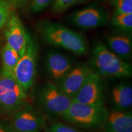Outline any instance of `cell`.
Instances as JSON below:
<instances>
[{
  "mask_svg": "<svg viewBox=\"0 0 132 132\" xmlns=\"http://www.w3.org/2000/svg\"><path fill=\"white\" fill-rule=\"evenodd\" d=\"M0 132H15L11 122L7 121H0Z\"/></svg>",
  "mask_w": 132,
  "mask_h": 132,
  "instance_id": "23",
  "label": "cell"
},
{
  "mask_svg": "<svg viewBox=\"0 0 132 132\" xmlns=\"http://www.w3.org/2000/svg\"><path fill=\"white\" fill-rule=\"evenodd\" d=\"M106 47L125 61H129L132 55V39L129 34H114L105 39Z\"/></svg>",
  "mask_w": 132,
  "mask_h": 132,
  "instance_id": "14",
  "label": "cell"
},
{
  "mask_svg": "<svg viewBox=\"0 0 132 132\" xmlns=\"http://www.w3.org/2000/svg\"><path fill=\"white\" fill-rule=\"evenodd\" d=\"M110 16L104 8L90 6L75 11L70 15L69 20L75 27L81 29H96L108 23Z\"/></svg>",
  "mask_w": 132,
  "mask_h": 132,
  "instance_id": "8",
  "label": "cell"
},
{
  "mask_svg": "<svg viewBox=\"0 0 132 132\" xmlns=\"http://www.w3.org/2000/svg\"><path fill=\"white\" fill-rule=\"evenodd\" d=\"M45 132H82L62 123H54L45 128Z\"/></svg>",
  "mask_w": 132,
  "mask_h": 132,
  "instance_id": "22",
  "label": "cell"
},
{
  "mask_svg": "<svg viewBox=\"0 0 132 132\" xmlns=\"http://www.w3.org/2000/svg\"><path fill=\"white\" fill-rule=\"evenodd\" d=\"M112 101L116 110L127 111L132 105V87L129 84L119 83L113 87Z\"/></svg>",
  "mask_w": 132,
  "mask_h": 132,
  "instance_id": "15",
  "label": "cell"
},
{
  "mask_svg": "<svg viewBox=\"0 0 132 132\" xmlns=\"http://www.w3.org/2000/svg\"><path fill=\"white\" fill-rule=\"evenodd\" d=\"M91 72L90 67L85 64L73 65L56 85L64 93L73 98Z\"/></svg>",
  "mask_w": 132,
  "mask_h": 132,
  "instance_id": "11",
  "label": "cell"
},
{
  "mask_svg": "<svg viewBox=\"0 0 132 132\" xmlns=\"http://www.w3.org/2000/svg\"><path fill=\"white\" fill-rule=\"evenodd\" d=\"M41 108L53 116H61L73 102V98L66 95L56 84L47 82L42 87L38 96Z\"/></svg>",
  "mask_w": 132,
  "mask_h": 132,
  "instance_id": "6",
  "label": "cell"
},
{
  "mask_svg": "<svg viewBox=\"0 0 132 132\" xmlns=\"http://www.w3.org/2000/svg\"><path fill=\"white\" fill-rule=\"evenodd\" d=\"M109 111L104 106H92L73 102L62 118L77 127L92 130L100 129Z\"/></svg>",
  "mask_w": 132,
  "mask_h": 132,
  "instance_id": "3",
  "label": "cell"
},
{
  "mask_svg": "<svg viewBox=\"0 0 132 132\" xmlns=\"http://www.w3.org/2000/svg\"><path fill=\"white\" fill-rule=\"evenodd\" d=\"M90 65L92 72L100 77L125 78L132 75V67L129 62L120 58L101 41L94 44Z\"/></svg>",
  "mask_w": 132,
  "mask_h": 132,
  "instance_id": "2",
  "label": "cell"
},
{
  "mask_svg": "<svg viewBox=\"0 0 132 132\" xmlns=\"http://www.w3.org/2000/svg\"><path fill=\"white\" fill-rule=\"evenodd\" d=\"M88 0H54L52 5V11L56 14L65 11L76 5L86 2Z\"/></svg>",
  "mask_w": 132,
  "mask_h": 132,
  "instance_id": "18",
  "label": "cell"
},
{
  "mask_svg": "<svg viewBox=\"0 0 132 132\" xmlns=\"http://www.w3.org/2000/svg\"><path fill=\"white\" fill-rule=\"evenodd\" d=\"M111 24L114 28L125 34H130L132 32V14H113L111 19Z\"/></svg>",
  "mask_w": 132,
  "mask_h": 132,
  "instance_id": "17",
  "label": "cell"
},
{
  "mask_svg": "<svg viewBox=\"0 0 132 132\" xmlns=\"http://www.w3.org/2000/svg\"><path fill=\"white\" fill-rule=\"evenodd\" d=\"M11 5V7L16 8L23 6L26 4L28 0H5Z\"/></svg>",
  "mask_w": 132,
  "mask_h": 132,
  "instance_id": "24",
  "label": "cell"
},
{
  "mask_svg": "<svg viewBox=\"0 0 132 132\" xmlns=\"http://www.w3.org/2000/svg\"><path fill=\"white\" fill-rule=\"evenodd\" d=\"M45 64L47 73L57 83L74 65L70 57L57 52H51L47 54Z\"/></svg>",
  "mask_w": 132,
  "mask_h": 132,
  "instance_id": "12",
  "label": "cell"
},
{
  "mask_svg": "<svg viewBox=\"0 0 132 132\" xmlns=\"http://www.w3.org/2000/svg\"><path fill=\"white\" fill-rule=\"evenodd\" d=\"M28 93L14 75L0 70V108L7 113H14L26 106Z\"/></svg>",
  "mask_w": 132,
  "mask_h": 132,
  "instance_id": "4",
  "label": "cell"
},
{
  "mask_svg": "<svg viewBox=\"0 0 132 132\" xmlns=\"http://www.w3.org/2000/svg\"><path fill=\"white\" fill-rule=\"evenodd\" d=\"M113 14H132V0H111Z\"/></svg>",
  "mask_w": 132,
  "mask_h": 132,
  "instance_id": "19",
  "label": "cell"
},
{
  "mask_svg": "<svg viewBox=\"0 0 132 132\" xmlns=\"http://www.w3.org/2000/svg\"><path fill=\"white\" fill-rule=\"evenodd\" d=\"M54 0H31L29 10L32 13H38L44 11L51 4Z\"/></svg>",
  "mask_w": 132,
  "mask_h": 132,
  "instance_id": "21",
  "label": "cell"
},
{
  "mask_svg": "<svg viewBox=\"0 0 132 132\" xmlns=\"http://www.w3.org/2000/svg\"><path fill=\"white\" fill-rule=\"evenodd\" d=\"M20 57L19 53L6 43L1 51V69L6 73L14 75L15 68Z\"/></svg>",
  "mask_w": 132,
  "mask_h": 132,
  "instance_id": "16",
  "label": "cell"
},
{
  "mask_svg": "<svg viewBox=\"0 0 132 132\" xmlns=\"http://www.w3.org/2000/svg\"><path fill=\"white\" fill-rule=\"evenodd\" d=\"M36 28L42 39L51 45L79 56L85 55L88 52V45L85 37L62 24L44 20L36 24Z\"/></svg>",
  "mask_w": 132,
  "mask_h": 132,
  "instance_id": "1",
  "label": "cell"
},
{
  "mask_svg": "<svg viewBox=\"0 0 132 132\" xmlns=\"http://www.w3.org/2000/svg\"><path fill=\"white\" fill-rule=\"evenodd\" d=\"M100 1H105V0H100Z\"/></svg>",
  "mask_w": 132,
  "mask_h": 132,
  "instance_id": "25",
  "label": "cell"
},
{
  "mask_svg": "<svg viewBox=\"0 0 132 132\" xmlns=\"http://www.w3.org/2000/svg\"><path fill=\"white\" fill-rule=\"evenodd\" d=\"M105 85L100 76L90 72L80 89L73 98V101L92 106H104Z\"/></svg>",
  "mask_w": 132,
  "mask_h": 132,
  "instance_id": "7",
  "label": "cell"
},
{
  "mask_svg": "<svg viewBox=\"0 0 132 132\" xmlns=\"http://www.w3.org/2000/svg\"><path fill=\"white\" fill-rule=\"evenodd\" d=\"M38 50L37 43L29 35L25 53L20 57L14 72L15 80L27 93L35 81Z\"/></svg>",
  "mask_w": 132,
  "mask_h": 132,
  "instance_id": "5",
  "label": "cell"
},
{
  "mask_svg": "<svg viewBox=\"0 0 132 132\" xmlns=\"http://www.w3.org/2000/svg\"><path fill=\"white\" fill-rule=\"evenodd\" d=\"M101 132H132L131 112L118 110L109 111L102 127Z\"/></svg>",
  "mask_w": 132,
  "mask_h": 132,
  "instance_id": "13",
  "label": "cell"
},
{
  "mask_svg": "<svg viewBox=\"0 0 132 132\" xmlns=\"http://www.w3.org/2000/svg\"><path fill=\"white\" fill-rule=\"evenodd\" d=\"M12 11V7L7 1L0 0V29L6 25Z\"/></svg>",
  "mask_w": 132,
  "mask_h": 132,
  "instance_id": "20",
  "label": "cell"
},
{
  "mask_svg": "<svg viewBox=\"0 0 132 132\" xmlns=\"http://www.w3.org/2000/svg\"><path fill=\"white\" fill-rule=\"evenodd\" d=\"M4 27L7 44L21 57L26 51L29 34L26 32L19 16L13 11Z\"/></svg>",
  "mask_w": 132,
  "mask_h": 132,
  "instance_id": "9",
  "label": "cell"
},
{
  "mask_svg": "<svg viewBox=\"0 0 132 132\" xmlns=\"http://www.w3.org/2000/svg\"><path fill=\"white\" fill-rule=\"evenodd\" d=\"M11 123L15 132H40L45 122L32 107L26 105L14 113Z\"/></svg>",
  "mask_w": 132,
  "mask_h": 132,
  "instance_id": "10",
  "label": "cell"
}]
</instances>
